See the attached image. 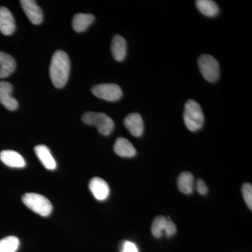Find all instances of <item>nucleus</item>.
<instances>
[{
	"mask_svg": "<svg viewBox=\"0 0 252 252\" xmlns=\"http://www.w3.org/2000/svg\"><path fill=\"white\" fill-rule=\"evenodd\" d=\"M70 71L69 57L64 51H56L50 66V77L53 84L58 89L64 87L67 84Z\"/></svg>",
	"mask_w": 252,
	"mask_h": 252,
	"instance_id": "obj_1",
	"label": "nucleus"
},
{
	"mask_svg": "<svg viewBox=\"0 0 252 252\" xmlns=\"http://www.w3.org/2000/svg\"><path fill=\"white\" fill-rule=\"evenodd\" d=\"M184 121L187 128L192 132L200 130L203 127L205 117L201 107L196 101L189 99L186 102Z\"/></svg>",
	"mask_w": 252,
	"mask_h": 252,
	"instance_id": "obj_2",
	"label": "nucleus"
},
{
	"mask_svg": "<svg viewBox=\"0 0 252 252\" xmlns=\"http://www.w3.org/2000/svg\"><path fill=\"white\" fill-rule=\"evenodd\" d=\"M82 121L86 125L97 127L99 133L108 136L114 128V123L112 119L103 113L86 112L83 115Z\"/></svg>",
	"mask_w": 252,
	"mask_h": 252,
	"instance_id": "obj_3",
	"label": "nucleus"
},
{
	"mask_svg": "<svg viewBox=\"0 0 252 252\" xmlns=\"http://www.w3.org/2000/svg\"><path fill=\"white\" fill-rule=\"evenodd\" d=\"M23 203L33 212L42 217H47L52 212V204L44 195L35 193L25 194Z\"/></svg>",
	"mask_w": 252,
	"mask_h": 252,
	"instance_id": "obj_4",
	"label": "nucleus"
},
{
	"mask_svg": "<svg viewBox=\"0 0 252 252\" xmlns=\"http://www.w3.org/2000/svg\"><path fill=\"white\" fill-rule=\"evenodd\" d=\"M199 69L203 77L209 82H215L220 76V67L219 63L213 56L204 54L198 60Z\"/></svg>",
	"mask_w": 252,
	"mask_h": 252,
	"instance_id": "obj_5",
	"label": "nucleus"
},
{
	"mask_svg": "<svg viewBox=\"0 0 252 252\" xmlns=\"http://www.w3.org/2000/svg\"><path fill=\"white\" fill-rule=\"evenodd\" d=\"M93 94L98 98L114 102L122 98L123 92L120 86L114 84H102L94 86Z\"/></svg>",
	"mask_w": 252,
	"mask_h": 252,
	"instance_id": "obj_6",
	"label": "nucleus"
},
{
	"mask_svg": "<svg viewBox=\"0 0 252 252\" xmlns=\"http://www.w3.org/2000/svg\"><path fill=\"white\" fill-rule=\"evenodd\" d=\"M176 231V225L169 217L158 216L154 219L152 225V233L156 238H161L164 233L167 237L172 236L175 234Z\"/></svg>",
	"mask_w": 252,
	"mask_h": 252,
	"instance_id": "obj_7",
	"label": "nucleus"
},
{
	"mask_svg": "<svg viewBox=\"0 0 252 252\" xmlns=\"http://www.w3.org/2000/svg\"><path fill=\"white\" fill-rule=\"evenodd\" d=\"M13 86L6 81H0V103L9 111H14L18 108V102L11 96Z\"/></svg>",
	"mask_w": 252,
	"mask_h": 252,
	"instance_id": "obj_8",
	"label": "nucleus"
},
{
	"mask_svg": "<svg viewBox=\"0 0 252 252\" xmlns=\"http://www.w3.org/2000/svg\"><path fill=\"white\" fill-rule=\"evenodd\" d=\"M21 6L28 18L33 24L39 25L43 21V13L41 8L32 0H21Z\"/></svg>",
	"mask_w": 252,
	"mask_h": 252,
	"instance_id": "obj_9",
	"label": "nucleus"
},
{
	"mask_svg": "<svg viewBox=\"0 0 252 252\" xmlns=\"http://www.w3.org/2000/svg\"><path fill=\"white\" fill-rule=\"evenodd\" d=\"M124 126L131 135L136 137H140L143 135V119L137 113H132L127 115L124 119Z\"/></svg>",
	"mask_w": 252,
	"mask_h": 252,
	"instance_id": "obj_10",
	"label": "nucleus"
},
{
	"mask_svg": "<svg viewBox=\"0 0 252 252\" xmlns=\"http://www.w3.org/2000/svg\"><path fill=\"white\" fill-rule=\"evenodd\" d=\"M89 189L94 198L97 200H104L109 195L108 184L99 177H94L89 183Z\"/></svg>",
	"mask_w": 252,
	"mask_h": 252,
	"instance_id": "obj_11",
	"label": "nucleus"
},
{
	"mask_svg": "<svg viewBox=\"0 0 252 252\" xmlns=\"http://www.w3.org/2000/svg\"><path fill=\"white\" fill-rule=\"evenodd\" d=\"M16 30L14 18L9 9L0 6V32L4 35H11Z\"/></svg>",
	"mask_w": 252,
	"mask_h": 252,
	"instance_id": "obj_12",
	"label": "nucleus"
},
{
	"mask_svg": "<svg viewBox=\"0 0 252 252\" xmlns=\"http://www.w3.org/2000/svg\"><path fill=\"white\" fill-rule=\"evenodd\" d=\"M0 160L10 167L22 168L26 166V160L21 154L12 150H4L0 153Z\"/></svg>",
	"mask_w": 252,
	"mask_h": 252,
	"instance_id": "obj_13",
	"label": "nucleus"
},
{
	"mask_svg": "<svg viewBox=\"0 0 252 252\" xmlns=\"http://www.w3.org/2000/svg\"><path fill=\"white\" fill-rule=\"evenodd\" d=\"M34 152L41 163L47 170H54L57 167L56 160L45 145H38L34 148Z\"/></svg>",
	"mask_w": 252,
	"mask_h": 252,
	"instance_id": "obj_14",
	"label": "nucleus"
},
{
	"mask_svg": "<svg viewBox=\"0 0 252 252\" xmlns=\"http://www.w3.org/2000/svg\"><path fill=\"white\" fill-rule=\"evenodd\" d=\"M115 153L119 157L132 158L136 155V149L130 141L124 137H119L114 146Z\"/></svg>",
	"mask_w": 252,
	"mask_h": 252,
	"instance_id": "obj_15",
	"label": "nucleus"
},
{
	"mask_svg": "<svg viewBox=\"0 0 252 252\" xmlns=\"http://www.w3.org/2000/svg\"><path fill=\"white\" fill-rule=\"evenodd\" d=\"M111 50L113 57L116 61L119 62L124 61L127 53V44L125 39L121 35L114 36L112 39Z\"/></svg>",
	"mask_w": 252,
	"mask_h": 252,
	"instance_id": "obj_16",
	"label": "nucleus"
},
{
	"mask_svg": "<svg viewBox=\"0 0 252 252\" xmlns=\"http://www.w3.org/2000/svg\"><path fill=\"white\" fill-rule=\"evenodd\" d=\"M16 63L14 58L6 53L0 51V78L9 77L14 72Z\"/></svg>",
	"mask_w": 252,
	"mask_h": 252,
	"instance_id": "obj_17",
	"label": "nucleus"
},
{
	"mask_svg": "<svg viewBox=\"0 0 252 252\" xmlns=\"http://www.w3.org/2000/svg\"><path fill=\"white\" fill-rule=\"evenodd\" d=\"M195 4L199 11L207 17H215L220 13L218 5L212 0H198Z\"/></svg>",
	"mask_w": 252,
	"mask_h": 252,
	"instance_id": "obj_18",
	"label": "nucleus"
},
{
	"mask_svg": "<svg viewBox=\"0 0 252 252\" xmlns=\"http://www.w3.org/2000/svg\"><path fill=\"white\" fill-rule=\"evenodd\" d=\"M94 16L89 14H77L73 18L72 27L77 32L85 31L94 23Z\"/></svg>",
	"mask_w": 252,
	"mask_h": 252,
	"instance_id": "obj_19",
	"label": "nucleus"
},
{
	"mask_svg": "<svg viewBox=\"0 0 252 252\" xmlns=\"http://www.w3.org/2000/svg\"><path fill=\"white\" fill-rule=\"evenodd\" d=\"M193 182L194 177L191 173L182 172L177 179V187L182 193L190 194L193 190Z\"/></svg>",
	"mask_w": 252,
	"mask_h": 252,
	"instance_id": "obj_20",
	"label": "nucleus"
},
{
	"mask_svg": "<svg viewBox=\"0 0 252 252\" xmlns=\"http://www.w3.org/2000/svg\"><path fill=\"white\" fill-rule=\"evenodd\" d=\"M20 241L15 236H8L0 240V252H16Z\"/></svg>",
	"mask_w": 252,
	"mask_h": 252,
	"instance_id": "obj_21",
	"label": "nucleus"
},
{
	"mask_svg": "<svg viewBox=\"0 0 252 252\" xmlns=\"http://www.w3.org/2000/svg\"><path fill=\"white\" fill-rule=\"evenodd\" d=\"M243 198L250 210L252 209V186L251 184L245 183L242 187Z\"/></svg>",
	"mask_w": 252,
	"mask_h": 252,
	"instance_id": "obj_22",
	"label": "nucleus"
},
{
	"mask_svg": "<svg viewBox=\"0 0 252 252\" xmlns=\"http://www.w3.org/2000/svg\"><path fill=\"white\" fill-rule=\"evenodd\" d=\"M122 252H139V251L135 244L131 243V242L126 241L124 244Z\"/></svg>",
	"mask_w": 252,
	"mask_h": 252,
	"instance_id": "obj_23",
	"label": "nucleus"
},
{
	"mask_svg": "<svg viewBox=\"0 0 252 252\" xmlns=\"http://www.w3.org/2000/svg\"><path fill=\"white\" fill-rule=\"evenodd\" d=\"M196 189L199 193L201 195H205L208 191L206 184L203 180H198L196 184Z\"/></svg>",
	"mask_w": 252,
	"mask_h": 252,
	"instance_id": "obj_24",
	"label": "nucleus"
}]
</instances>
